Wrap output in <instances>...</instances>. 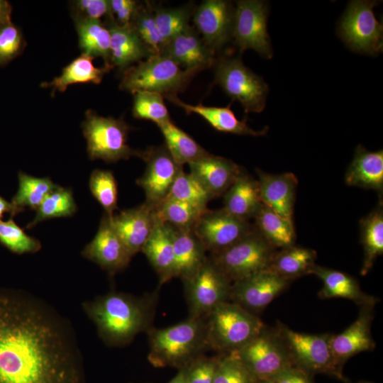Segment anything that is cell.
I'll return each mask as SVG.
<instances>
[{"instance_id": "38", "label": "cell", "mask_w": 383, "mask_h": 383, "mask_svg": "<svg viewBox=\"0 0 383 383\" xmlns=\"http://www.w3.org/2000/svg\"><path fill=\"white\" fill-rule=\"evenodd\" d=\"M206 209L167 197L155 208V213L158 221L171 226L179 228H192Z\"/></svg>"}, {"instance_id": "10", "label": "cell", "mask_w": 383, "mask_h": 383, "mask_svg": "<svg viewBox=\"0 0 383 383\" xmlns=\"http://www.w3.org/2000/svg\"><path fill=\"white\" fill-rule=\"evenodd\" d=\"M277 328L295 367L308 374L326 373L343 379L341 368L337 365L331 347L333 334L299 333L282 323Z\"/></svg>"}, {"instance_id": "32", "label": "cell", "mask_w": 383, "mask_h": 383, "mask_svg": "<svg viewBox=\"0 0 383 383\" xmlns=\"http://www.w3.org/2000/svg\"><path fill=\"white\" fill-rule=\"evenodd\" d=\"M91 57L81 54L62 69L60 76L52 81L41 83L43 88H50L53 96L56 91L64 92L70 85L84 83H101L104 74L111 68L104 65L96 67L93 64Z\"/></svg>"}, {"instance_id": "12", "label": "cell", "mask_w": 383, "mask_h": 383, "mask_svg": "<svg viewBox=\"0 0 383 383\" xmlns=\"http://www.w3.org/2000/svg\"><path fill=\"white\" fill-rule=\"evenodd\" d=\"M374 1H350L338 26L342 40L354 51L376 55L382 50L383 27L375 18Z\"/></svg>"}, {"instance_id": "34", "label": "cell", "mask_w": 383, "mask_h": 383, "mask_svg": "<svg viewBox=\"0 0 383 383\" xmlns=\"http://www.w3.org/2000/svg\"><path fill=\"white\" fill-rule=\"evenodd\" d=\"M256 231L274 248H285L294 245L296 233L294 223L276 213L262 204L254 217Z\"/></svg>"}, {"instance_id": "46", "label": "cell", "mask_w": 383, "mask_h": 383, "mask_svg": "<svg viewBox=\"0 0 383 383\" xmlns=\"http://www.w3.org/2000/svg\"><path fill=\"white\" fill-rule=\"evenodd\" d=\"M213 383H257L235 351L219 354Z\"/></svg>"}, {"instance_id": "56", "label": "cell", "mask_w": 383, "mask_h": 383, "mask_svg": "<svg viewBox=\"0 0 383 383\" xmlns=\"http://www.w3.org/2000/svg\"><path fill=\"white\" fill-rule=\"evenodd\" d=\"M361 383H368V382H361Z\"/></svg>"}, {"instance_id": "3", "label": "cell", "mask_w": 383, "mask_h": 383, "mask_svg": "<svg viewBox=\"0 0 383 383\" xmlns=\"http://www.w3.org/2000/svg\"><path fill=\"white\" fill-rule=\"evenodd\" d=\"M148 359L155 367L184 368L208 349L205 318L189 317L162 328H151L147 332Z\"/></svg>"}, {"instance_id": "16", "label": "cell", "mask_w": 383, "mask_h": 383, "mask_svg": "<svg viewBox=\"0 0 383 383\" xmlns=\"http://www.w3.org/2000/svg\"><path fill=\"white\" fill-rule=\"evenodd\" d=\"M192 15L196 30L213 53L233 38L235 8L229 1H204Z\"/></svg>"}, {"instance_id": "43", "label": "cell", "mask_w": 383, "mask_h": 383, "mask_svg": "<svg viewBox=\"0 0 383 383\" xmlns=\"http://www.w3.org/2000/svg\"><path fill=\"white\" fill-rule=\"evenodd\" d=\"M167 197L185 201L202 209H208L212 195L190 173L183 169L178 173Z\"/></svg>"}, {"instance_id": "23", "label": "cell", "mask_w": 383, "mask_h": 383, "mask_svg": "<svg viewBox=\"0 0 383 383\" xmlns=\"http://www.w3.org/2000/svg\"><path fill=\"white\" fill-rule=\"evenodd\" d=\"M162 54L183 69L196 72L209 67L214 62V53L190 26L169 40Z\"/></svg>"}, {"instance_id": "27", "label": "cell", "mask_w": 383, "mask_h": 383, "mask_svg": "<svg viewBox=\"0 0 383 383\" xmlns=\"http://www.w3.org/2000/svg\"><path fill=\"white\" fill-rule=\"evenodd\" d=\"M165 96L187 113L199 115L218 131L252 136H260L267 133V127L257 131L248 126L245 120H238L231 109V104L226 107L206 106L201 104L192 105L182 101L175 94Z\"/></svg>"}, {"instance_id": "18", "label": "cell", "mask_w": 383, "mask_h": 383, "mask_svg": "<svg viewBox=\"0 0 383 383\" xmlns=\"http://www.w3.org/2000/svg\"><path fill=\"white\" fill-rule=\"evenodd\" d=\"M82 255L98 265L111 276L123 270L132 258L113 229L111 217L106 213L102 216L93 240L82 250Z\"/></svg>"}, {"instance_id": "1", "label": "cell", "mask_w": 383, "mask_h": 383, "mask_svg": "<svg viewBox=\"0 0 383 383\" xmlns=\"http://www.w3.org/2000/svg\"><path fill=\"white\" fill-rule=\"evenodd\" d=\"M0 383H86L70 321L21 289L0 287Z\"/></svg>"}, {"instance_id": "53", "label": "cell", "mask_w": 383, "mask_h": 383, "mask_svg": "<svg viewBox=\"0 0 383 383\" xmlns=\"http://www.w3.org/2000/svg\"><path fill=\"white\" fill-rule=\"evenodd\" d=\"M12 7L6 0H0V26L11 21Z\"/></svg>"}, {"instance_id": "8", "label": "cell", "mask_w": 383, "mask_h": 383, "mask_svg": "<svg viewBox=\"0 0 383 383\" xmlns=\"http://www.w3.org/2000/svg\"><path fill=\"white\" fill-rule=\"evenodd\" d=\"M235 352L256 382L271 379L294 366L277 328L265 326L254 338Z\"/></svg>"}, {"instance_id": "35", "label": "cell", "mask_w": 383, "mask_h": 383, "mask_svg": "<svg viewBox=\"0 0 383 383\" xmlns=\"http://www.w3.org/2000/svg\"><path fill=\"white\" fill-rule=\"evenodd\" d=\"M157 126L165 138L166 148L178 165L189 164L209 154L171 120Z\"/></svg>"}, {"instance_id": "31", "label": "cell", "mask_w": 383, "mask_h": 383, "mask_svg": "<svg viewBox=\"0 0 383 383\" xmlns=\"http://www.w3.org/2000/svg\"><path fill=\"white\" fill-rule=\"evenodd\" d=\"M316 257L317 253L313 249L294 245L276 250L266 270L292 282L297 277L311 274Z\"/></svg>"}, {"instance_id": "39", "label": "cell", "mask_w": 383, "mask_h": 383, "mask_svg": "<svg viewBox=\"0 0 383 383\" xmlns=\"http://www.w3.org/2000/svg\"><path fill=\"white\" fill-rule=\"evenodd\" d=\"M77 208L71 189L58 186L41 202L36 209L35 218L26 226V228H31L48 219L72 216Z\"/></svg>"}, {"instance_id": "21", "label": "cell", "mask_w": 383, "mask_h": 383, "mask_svg": "<svg viewBox=\"0 0 383 383\" xmlns=\"http://www.w3.org/2000/svg\"><path fill=\"white\" fill-rule=\"evenodd\" d=\"M188 165L189 173L213 198L223 195L243 171L234 162L210 153Z\"/></svg>"}, {"instance_id": "44", "label": "cell", "mask_w": 383, "mask_h": 383, "mask_svg": "<svg viewBox=\"0 0 383 383\" xmlns=\"http://www.w3.org/2000/svg\"><path fill=\"white\" fill-rule=\"evenodd\" d=\"M89 187L94 197L105 210V213L112 217L118 209L117 182L110 170H95L90 176Z\"/></svg>"}, {"instance_id": "28", "label": "cell", "mask_w": 383, "mask_h": 383, "mask_svg": "<svg viewBox=\"0 0 383 383\" xmlns=\"http://www.w3.org/2000/svg\"><path fill=\"white\" fill-rule=\"evenodd\" d=\"M345 183L379 192L383 189V151H370L362 145L355 150L345 173Z\"/></svg>"}, {"instance_id": "50", "label": "cell", "mask_w": 383, "mask_h": 383, "mask_svg": "<svg viewBox=\"0 0 383 383\" xmlns=\"http://www.w3.org/2000/svg\"><path fill=\"white\" fill-rule=\"evenodd\" d=\"M139 4L133 0H109L111 14L120 26L131 24Z\"/></svg>"}, {"instance_id": "14", "label": "cell", "mask_w": 383, "mask_h": 383, "mask_svg": "<svg viewBox=\"0 0 383 383\" xmlns=\"http://www.w3.org/2000/svg\"><path fill=\"white\" fill-rule=\"evenodd\" d=\"M254 229L247 220L238 218L224 210L206 209L192 230L210 254L234 244Z\"/></svg>"}, {"instance_id": "22", "label": "cell", "mask_w": 383, "mask_h": 383, "mask_svg": "<svg viewBox=\"0 0 383 383\" xmlns=\"http://www.w3.org/2000/svg\"><path fill=\"white\" fill-rule=\"evenodd\" d=\"M257 171L262 204L283 218L293 222L296 177L291 172L270 174L260 170Z\"/></svg>"}, {"instance_id": "20", "label": "cell", "mask_w": 383, "mask_h": 383, "mask_svg": "<svg viewBox=\"0 0 383 383\" xmlns=\"http://www.w3.org/2000/svg\"><path fill=\"white\" fill-rule=\"evenodd\" d=\"M374 307V306H360L357 319L342 333L332 335V353L337 365L341 369L350 357L374 349L375 342L371 333Z\"/></svg>"}, {"instance_id": "51", "label": "cell", "mask_w": 383, "mask_h": 383, "mask_svg": "<svg viewBox=\"0 0 383 383\" xmlns=\"http://www.w3.org/2000/svg\"><path fill=\"white\" fill-rule=\"evenodd\" d=\"M271 379L274 383H313L308 373L295 366L282 371Z\"/></svg>"}, {"instance_id": "54", "label": "cell", "mask_w": 383, "mask_h": 383, "mask_svg": "<svg viewBox=\"0 0 383 383\" xmlns=\"http://www.w3.org/2000/svg\"><path fill=\"white\" fill-rule=\"evenodd\" d=\"M167 383H186L182 369L179 370L178 373Z\"/></svg>"}, {"instance_id": "36", "label": "cell", "mask_w": 383, "mask_h": 383, "mask_svg": "<svg viewBox=\"0 0 383 383\" xmlns=\"http://www.w3.org/2000/svg\"><path fill=\"white\" fill-rule=\"evenodd\" d=\"M361 242L364 259L360 270L365 275L372 268L375 260L383 253V210L382 203L360 223Z\"/></svg>"}, {"instance_id": "25", "label": "cell", "mask_w": 383, "mask_h": 383, "mask_svg": "<svg viewBox=\"0 0 383 383\" xmlns=\"http://www.w3.org/2000/svg\"><path fill=\"white\" fill-rule=\"evenodd\" d=\"M312 274L323 282L318 292L320 299L344 298L360 306H375L379 301L376 297L363 292L358 282L343 272L316 265L311 270Z\"/></svg>"}, {"instance_id": "11", "label": "cell", "mask_w": 383, "mask_h": 383, "mask_svg": "<svg viewBox=\"0 0 383 383\" xmlns=\"http://www.w3.org/2000/svg\"><path fill=\"white\" fill-rule=\"evenodd\" d=\"M182 281L189 317L206 318L218 305L230 301L232 283L209 257Z\"/></svg>"}, {"instance_id": "7", "label": "cell", "mask_w": 383, "mask_h": 383, "mask_svg": "<svg viewBox=\"0 0 383 383\" xmlns=\"http://www.w3.org/2000/svg\"><path fill=\"white\" fill-rule=\"evenodd\" d=\"M276 251L255 228L229 247L209 258L233 284L266 270Z\"/></svg>"}, {"instance_id": "52", "label": "cell", "mask_w": 383, "mask_h": 383, "mask_svg": "<svg viewBox=\"0 0 383 383\" xmlns=\"http://www.w3.org/2000/svg\"><path fill=\"white\" fill-rule=\"evenodd\" d=\"M23 211V209H20L13 204L11 201L9 202L4 197L0 196V221H1L5 213H10L11 218H13Z\"/></svg>"}, {"instance_id": "55", "label": "cell", "mask_w": 383, "mask_h": 383, "mask_svg": "<svg viewBox=\"0 0 383 383\" xmlns=\"http://www.w3.org/2000/svg\"><path fill=\"white\" fill-rule=\"evenodd\" d=\"M257 383H274L272 379H268L265 381L258 382Z\"/></svg>"}, {"instance_id": "47", "label": "cell", "mask_w": 383, "mask_h": 383, "mask_svg": "<svg viewBox=\"0 0 383 383\" xmlns=\"http://www.w3.org/2000/svg\"><path fill=\"white\" fill-rule=\"evenodd\" d=\"M23 34L12 21L0 26V67L20 55L26 48Z\"/></svg>"}, {"instance_id": "40", "label": "cell", "mask_w": 383, "mask_h": 383, "mask_svg": "<svg viewBox=\"0 0 383 383\" xmlns=\"http://www.w3.org/2000/svg\"><path fill=\"white\" fill-rule=\"evenodd\" d=\"M131 25L152 55L163 53L166 41L157 28L150 3L139 4Z\"/></svg>"}, {"instance_id": "24", "label": "cell", "mask_w": 383, "mask_h": 383, "mask_svg": "<svg viewBox=\"0 0 383 383\" xmlns=\"http://www.w3.org/2000/svg\"><path fill=\"white\" fill-rule=\"evenodd\" d=\"M110 32V63L124 71L135 62L152 55L131 24L120 26L111 14L105 18Z\"/></svg>"}, {"instance_id": "33", "label": "cell", "mask_w": 383, "mask_h": 383, "mask_svg": "<svg viewBox=\"0 0 383 383\" xmlns=\"http://www.w3.org/2000/svg\"><path fill=\"white\" fill-rule=\"evenodd\" d=\"M78 35L79 47L82 54L92 58L101 57L104 66L112 68L110 63L109 30L101 20L72 18Z\"/></svg>"}, {"instance_id": "26", "label": "cell", "mask_w": 383, "mask_h": 383, "mask_svg": "<svg viewBox=\"0 0 383 383\" xmlns=\"http://www.w3.org/2000/svg\"><path fill=\"white\" fill-rule=\"evenodd\" d=\"M141 252L157 272L160 284L174 278V252L172 229L170 225L157 219Z\"/></svg>"}, {"instance_id": "13", "label": "cell", "mask_w": 383, "mask_h": 383, "mask_svg": "<svg viewBox=\"0 0 383 383\" xmlns=\"http://www.w3.org/2000/svg\"><path fill=\"white\" fill-rule=\"evenodd\" d=\"M267 13L268 7L265 1H237L233 38L241 52L251 49L264 58L272 57L273 52L267 28Z\"/></svg>"}, {"instance_id": "6", "label": "cell", "mask_w": 383, "mask_h": 383, "mask_svg": "<svg viewBox=\"0 0 383 383\" xmlns=\"http://www.w3.org/2000/svg\"><path fill=\"white\" fill-rule=\"evenodd\" d=\"M82 128L91 160L101 159L115 162L132 156L141 158L143 151L134 150L127 143L131 128L123 118L104 117L89 109Z\"/></svg>"}, {"instance_id": "42", "label": "cell", "mask_w": 383, "mask_h": 383, "mask_svg": "<svg viewBox=\"0 0 383 383\" xmlns=\"http://www.w3.org/2000/svg\"><path fill=\"white\" fill-rule=\"evenodd\" d=\"M133 115L139 119L150 120L157 126L170 120L163 95L150 91H137L133 94Z\"/></svg>"}, {"instance_id": "2", "label": "cell", "mask_w": 383, "mask_h": 383, "mask_svg": "<svg viewBox=\"0 0 383 383\" xmlns=\"http://www.w3.org/2000/svg\"><path fill=\"white\" fill-rule=\"evenodd\" d=\"M157 302V292L136 296L111 291L84 301L82 309L104 344L118 348L152 328Z\"/></svg>"}, {"instance_id": "49", "label": "cell", "mask_w": 383, "mask_h": 383, "mask_svg": "<svg viewBox=\"0 0 383 383\" xmlns=\"http://www.w3.org/2000/svg\"><path fill=\"white\" fill-rule=\"evenodd\" d=\"M70 5L72 18L101 20L111 14L109 0H75Z\"/></svg>"}, {"instance_id": "19", "label": "cell", "mask_w": 383, "mask_h": 383, "mask_svg": "<svg viewBox=\"0 0 383 383\" xmlns=\"http://www.w3.org/2000/svg\"><path fill=\"white\" fill-rule=\"evenodd\" d=\"M112 226L130 255L140 252L157 222L155 208L143 203L111 217Z\"/></svg>"}, {"instance_id": "15", "label": "cell", "mask_w": 383, "mask_h": 383, "mask_svg": "<svg viewBox=\"0 0 383 383\" xmlns=\"http://www.w3.org/2000/svg\"><path fill=\"white\" fill-rule=\"evenodd\" d=\"M141 158L145 162L146 167L136 184L145 192V203L155 208L168 196L182 166L174 161L165 145L143 151Z\"/></svg>"}, {"instance_id": "17", "label": "cell", "mask_w": 383, "mask_h": 383, "mask_svg": "<svg viewBox=\"0 0 383 383\" xmlns=\"http://www.w3.org/2000/svg\"><path fill=\"white\" fill-rule=\"evenodd\" d=\"M291 282L263 270L233 282L230 301L255 313L263 310Z\"/></svg>"}, {"instance_id": "5", "label": "cell", "mask_w": 383, "mask_h": 383, "mask_svg": "<svg viewBox=\"0 0 383 383\" xmlns=\"http://www.w3.org/2000/svg\"><path fill=\"white\" fill-rule=\"evenodd\" d=\"M196 72L183 69L165 54L152 55L123 71L120 89L132 94L143 90L174 94Z\"/></svg>"}, {"instance_id": "29", "label": "cell", "mask_w": 383, "mask_h": 383, "mask_svg": "<svg viewBox=\"0 0 383 383\" xmlns=\"http://www.w3.org/2000/svg\"><path fill=\"white\" fill-rule=\"evenodd\" d=\"M171 227L174 252V277L183 280L203 265L208 257L207 252L192 228Z\"/></svg>"}, {"instance_id": "41", "label": "cell", "mask_w": 383, "mask_h": 383, "mask_svg": "<svg viewBox=\"0 0 383 383\" xmlns=\"http://www.w3.org/2000/svg\"><path fill=\"white\" fill-rule=\"evenodd\" d=\"M157 28L166 43L187 29L193 14L192 6L177 8H157L152 6Z\"/></svg>"}, {"instance_id": "48", "label": "cell", "mask_w": 383, "mask_h": 383, "mask_svg": "<svg viewBox=\"0 0 383 383\" xmlns=\"http://www.w3.org/2000/svg\"><path fill=\"white\" fill-rule=\"evenodd\" d=\"M218 358L201 355L192 360L182 368L186 383H213Z\"/></svg>"}, {"instance_id": "30", "label": "cell", "mask_w": 383, "mask_h": 383, "mask_svg": "<svg viewBox=\"0 0 383 383\" xmlns=\"http://www.w3.org/2000/svg\"><path fill=\"white\" fill-rule=\"evenodd\" d=\"M223 207L229 213L248 221L262 205L259 182L243 172L223 194Z\"/></svg>"}, {"instance_id": "45", "label": "cell", "mask_w": 383, "mask_h": 383, "mask_svg": "<svg viewBox=\"0 0 383 383\" xmlns=\"http://www.w3.org/2000/svg\"><path fill=\"white\" fill-rule=\"evenodd\" d=\"M0 243L18 255L35 253L41 249L40 242L28 235L12 218L0 221Z\"/></svg>"}, {"instance_id": "4", "label": "cell", "mask_w": 383, "mask_h": 383, "mask_svg": "<svg viewBox=\"0 0 383 383\" xmlns=\"http://www.w3.org/2000/svg\"><path fill=\"white\" fill-rule=\"evenodd\" d=\"M205 321L208 349L219 354L238 350L265 326L255 313L231 301L215 308Z\"/></svg>"}, {"instance_id": "9", "label": "cell", "mask_w": 383, "mask_h": 383, "mask_svg": "<svg viewBox=\"0 0 383 383\" xmlns=\"http://www.w3.org/2000/svg\"><path fill=\"white\" fill-rule=\"evenodd\" d=\"M215 81L245 113L262 111L269 91L263 79L244 65L239 57H221L216 65Z\"/></svg>"}, {"instance_id": "37", "label": "cell", "mask_w": 383, "mask_h": 383, "mask_svg": "<svg viewBox=\"0 0 383 383\" xmlns=\"http://www.w3.org/2000/svg\"><path fill=\"white\" fill-rule=\"evenodd\" d=\"M18 189L11 199L16 206L37 209L46 196L59 185L49 177H35L20 171L18 174Z\"/></svg>"}]
</instances>
